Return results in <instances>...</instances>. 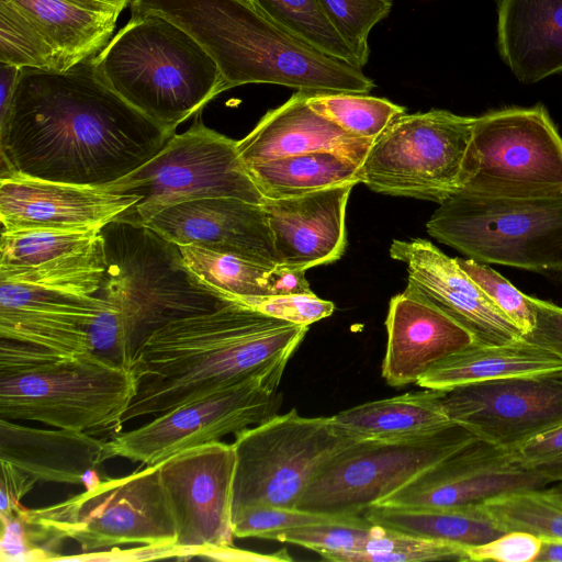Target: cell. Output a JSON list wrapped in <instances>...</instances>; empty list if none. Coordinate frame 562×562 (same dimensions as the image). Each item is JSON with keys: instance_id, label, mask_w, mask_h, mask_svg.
Here are the masks:
<instances>
[{"instance_id": "cell-1", "label": "cell", "mask_w": 562, "mask_h": 562, "mask_svg": "<svg viewBox=\"0 0 562 562\" xmlns=\"http://www.w3.org/2000/svg\"><path fill=\"white\" fill-rule=\"evenodd\" d=\"M93 57L65 71L20 69L0 119L1 177L106 187L176 134L112 91L98 77Z\"/></svg>"}, {"instance_id": "cell-2", "label": "cell", "mask_w": 562, "mask_h": 562, "mask_svg": "<svg viewBox=\"0 0 562 562\" xmlns=\"http://www.w3.org/2000/svg\"><path fill=\"white\" fill-rule=\"evenodd\" d=\"M308 326L235 302L173 321L136 350V394L123 424L157 416L256 376L281 380Z\"/></svg>"}, {"instance_id": "cell-3", "label": "cell", "mask_w": 562, "mask_h": 562, "mask_svg": "<svg viewBox=\"0 0 562 562\" xmlns=\"http://www.w3.org/2000/svg\"><path fill=\"white\" fill-rule=\"evenodd\" d=\"M131 16L159 15L213 58L226 90L271 83L307 92L368 93L362 68L329 57L277 26L248 0H131Z\"/></svg>"}, {"instance_id": "cell-4", "label": "cell", "mask_w": 562, "mask_h": 562, "mask_svg": "<svg viewBox=\"0 0 562 562\" xmlns=\"http://www.w3.org/2000/svg\"><path fill=\"white\" fill-rule=\"evenodd\" d=\"M135 394L133 371L94 352L1 339L0 418L111 436Z\"/></svg>"}, {"instance_id": "cell-5", "label": "cell", "mask_w": 562, "mask_h": 562, "mask_svg": "<svg viewBox=\"0 0 562 562\" xmlns=\"http://www.w3.org/2000/svg\"><path fill=\"white\" fill-rule=\"evenodd\" d=\"M105 270L97 295L117 307L121 363L156 329L235 301L205 285L184 263L177 244L145 224L116 218L101 228Z\"/></svg>"}, {"instance_id": "cell-6", "label": "cell", "mask_w": 562, "mask_h": 562, "mask_svg": "<svg viewBox=\"0 0 562 562\" xmlns=\"http://www.w3.org/2000/svg\"><path fill=\"white\" fill-rule=\"evenodd\" d=\"M93 66L112 91L171 132L226 90L206 50L159 15L131 16Z\"/></svg>"}, {"instance_id": "cell-7", "label": "cell", "mask_w": 562, "mask_h": 562, "mask_svg": "<svg viewBox=\"0 0 562 562\" xmlns=\"http://www.w3.org/2000/svg\"><path fill=\"white\" fill-rule=\"evenodd\" d=\"M426 227L430 236L476 261L562 276V195L460 191L439 204Z\"/></svg>"}, {"instance_id": "cell-8", "label": "cell", "mask_w": 562, "mask_h": 562, "mask_svg": "<svg viewBox=\"0 0 562 562\" xmlns=\"http://www.w3.org/2000/svg\"><path fill=\"white\" fill-rule=\"evenodd\" d=\"M474 120L437 109L398 116L372 143L360 182L378 193L442 203L477 169Z\"/></svg>"}, {"instance_id": "cell-9", "label": "cell", "mask_w": 562, "mask_h": 562, "mask_svg": "<svg viewBox=\"0 0 562 562\" xmlns=\"http://www.w3.org/2000/svg\"><path fill=\"white\" fill-rule=\"evenodd\" d=\"M232 517L247 508H296L305 490L338 452L357 439L330 417L295 408L234 435Z\"/></svg>"}, {"instance_id": "cell-10", "label": "cell", "mask_w": 562, "mask_h": 562, "mask_svg": "<svg viewBox=\"0 0 562 562\" xmlns=\"http://www.w3.org/2000/svg\"><path fill=\"white\" fill-rule=\"evenodd\" d=\"M139 201L119 218L144 224L175 204L206 198H237L263 204L234 140L201 120L175 134L146 164L106 187Z\"/></svg>"}, {"instance_id": "cell-11", "label": "cell", "mask_w": 562, "mask_h": 562, "mask_svg": "<svg viewBox=\"0 0 562 562\" xmlns=\"http://www.w3.org/2000/svg\"><path fill=\"white\" fill-rule=\"evenodd\" d=\"M27 510L61 541H76L82 553L127 543L175 544L177 539L160 463L97 481L63 502Z\"/></svg>"}, {"instance_id": "cell-12", "label": "cell", "mask_w": 562, "mask_h": 562, "mask_svg": "<svg viewBox=\"0 0 562 562\" xmlns=\"http://www.w3.org/2000/svg\"><path fill=\"white\" fill-rule=\"evenodd\" d=\"M476 436L451 424L436 432L402 440H358L334 456L313 479L296 508L363 516Z\"/></svg>"}, {"instance_id": "cell-13", "label": "cell", "mask_w": 562, "mask_h": 562, "mask_svg": "<svg viewBox=\"0 0 562 562\" xmlns=\"http://www.w3.org/2000/svg\"><path fill=\"white\" fill-rule=\"evenodd\" d=\"M477 169L462 191L491 196L562 195V136L543 104L475 116Z\"/></svg>"}, {"instance_id": "cell-14", "label": "cell", "mask_w": 562, "mask_h": 562, "mask_svg": "<svg viewBox=\"0 0 562 562\" xmlns=\"http://www.w3.org/2000/svg\"><path fill=\"white\" fill-rule=\"evenodd\" d=\"M281 380L256 376L160 415L105 440V460L122 457L145 465L262 424L282 404Z\"/></svg>"}, {"instance_id": "cell-15", "label": "cell", "mask_w": 562, "mask_h": 562, "mask_svg": "<svg viewBox=\"0 0 562 562\" xmlns=\"http://www.w3.org/2000/svg\"><path fill=\"white\" fill-rule=\"evenodd\" d=\"M441 403L452 423L514 449L562 425V369L460 385Z\"/></svg>"}, {"instance_id": "cell-16", "label": "cell", "mask_w": 562, "mask_h": 562, "mask_svg": "<svg viewBox=\"0 0 562 562\" xmlns=\"http://www.w3.org/2000/svg\"><path fill=\"white\" fill-rule=\"evenodd\" d=\"M233 443L220 440L187 449L160 462V473L186 559L233 547Z\"/></svg>"}, {"instance_id": "cell-17", "label": "cell", "mask_w": 562, "mask_h": 562, "mask_svg": "<svg viewBox=\"0 0 562 562\" xmlns=\"http://www.w3.org/2000/svg\"><path fill=\"white\" fill-rule=\"evenodd\" d=\"M550 483L507 449L473 438L376 505L404 508H454Z\"/></svg>"}, {"instance_id": "cell-18", "label": "cell", "mask_w": 562, "mask_h": 562, "mask_svg": "<svg viewBox=\"0 0 562 562\" xmlns=\"http://www.w3.org/2000/svg\"><path fill=\"white\" fill-rule=\"evenodd\" d=\"M104 270L101 229L1 232L0 281L97 295Z\"/></svg>"}, {"instance_id": "cell-19", "label": "cell", "mask_w": 562, "mask_h": 562, "mask_svg": "<svg viewBox=\"0 0 562 562\" xmlns=\"http://www.w3.org/2000/svg\"><path fill=\"white\" fill-rule=\"evenodd\" d=\"M390 256L406 266V291L438 307L467 328L479 344L524 337L456 261L425 239L393 240Z\"/></svg>"}, {"instance_id": "cell-20", "label": "cell", "mask_w": 562, "mask_h": 562, "mask_svg": "<svg viewBox=\"0 0 562 562\" xmlns=\"http://www.w3.org/2000/svg\"><path fill=\"white\" fill-rule=\"evenodd\" d=\"M177 244L236 256L273 268L279 258L262 204L206 198L171 205L145 223Z\"/></svg>"}, {"instance_id": "cell-21", "label": "cell", "mask_w": 562, "mask_h": 562, "mask_svg": "<svg viewBox=\"0 0 562 562\" xmlns=\"http://www.w3.org/2000/svg\"><path fill=\"white\" fill-rule=\"evenodd\" d=\"M139 201L136 194L20 176L0 177L2 232L101 229Z\"/></svg>"}, {"instance_id": "cell-22", "label": "cell", "mask_w": 562, "mask_h": 562, "mask_svg": "<svg viewBox=\"0 0 562 562\" xmlns=\"http://www.w3.org/2000/svg\"><path fill=\"white\" fill-rule=\"evenodd\" d=\"M109 305L100 295L0 281V337L59 352L91 351L89 326Z\"/></svg>"}, {"instance_id": "cell-23", "label": "cell", "mask_w": 562, "mask_h": 562, "mask_svg": "<svg viewBox=\"0 0 562 562\" xmlns=\"http://www.w3.org/2000/svg\"><path fill=\"white\" fill-rule=\"evenodd\" d=\"M355 186L265 200L279 265L307 270L342 256L347 245L346 207Z\"/></svg>"}, {"instance_id": "cell-24", "label": "cell", "mask_w": 562, "mask_h": 562, "mask_svg": "<svg viewBox=\"0 0 562 562\" xmlns=\"http://www.w3.org/2000/svg\"><path fill=\"white\" fill-rule=\"evenodd\" d=\"M382 376L391 386L416 383L448 356L476 342L452 317L404 290L390 301Z\"/></svg>"}, {"instance_id": "cell-25", "label": "cell", "mask_w": 562, "mask_h": 562, "mask_svg": "<svg viewBox=\"0 0 562 562\" xmlns=\"http://www.w3.org/2000/svg\"><path fill=\"white\" fill-rule=\"evenodd\" d=\"M310 93L296 90L237 142L245 165L318 150L338 151L362 164L374 140L355 136L315 112L307 103Z\"/></svg>"}, {"instance_id": "cell-26", "label": "cell", "mask_w": 562, "mask_h": 562, "mask_svg": "<svg viewBox=\"0 0 562 562\" xmlns=\"http://www.w3.org/2000/svg\"><path fill=\"white\" fill-rule=\"evenodd\" d=\"M105 440L80 430L41 429L0 418V461L36 481L87 484L105 461Z\"/></svg>"}, {"instance_id": "cell-27", "label": "cell", "mask_w": 562, "mask_h": 562, "mask_svg": "<svg viewBox=\"0 0 562 562\" xmlns=\"http://www.w3.org/2000/svg\"><path fill=\"white\" fill-rule=\"evenodd\" d=\"M497 48L522 83L562 71V0H496Z\"/></svg>"}, {"instance_id": "cell-28", "label": "cell", "mask_w": 562, "mask_h": 562, "mask_svg": "<svg viewBox=\"0 0 562 562\" xmlns=\"http://www.w3.org/2000/svg\"><path fill=\"white\" fill-rule=\"evenodd\" d=\"M562 369V356L525 337L479 344L459 350L420 378L422 389L447 391L460 385Z\"/></svg>"}, {"instance_id": "cell-29", "label": "cell", "mask_w": 562, "mask_h": 562, "mask_svg": "<svg viewBox=\"0 0 562 562\" xmlns=\"http://www.w3.org/2000/svg\"><path fill=\"white\" fill-rule=\"evenodd\" d=\"M11 1L56 50L66 70L104 48L120 14L79 0Z\"/></svg>"}, {"instance_id": "cell-30", "label": "cell", "mask_w": 562, "mask_h": 562, "mask_svg": "<svg viewBox=\"0 0 562 562\" xmlns=\"http://www.w3.org/2000/svg\"><path fill=\"white\" fill-rule=\"evenodd\" d=\"M331 418L357 440L415 438L453 424L443 409L441 391L431 389L367 402Z\"/></svg>"}, {"instance_id": "cell-31", "label": "cell", "mask_w": 562, "mask_h": 562, "mask_svg": "<svg viewBox=\"0 0 562 562\" xmlns=\"http://www.w3.org/2000/svg\"><path fill=\"white\" fill-rule=\"evenodd\" d=\"M265 199L295 196L360 183L361 165L334 150L310 151L246 165Z\"/></svg>"}, {"instance_id": "cell-32", "label": "cell", "mask_w": 562, "mask_h": 562, "mask_svg": "<svg viewBox=\"0 0 562 562\" xmlns=\"http://www.w3.org/2000/svg\"><path fill=\"white\" fill-rule=\"evenodd\" d=\"M363 517L375 526L461 547L482 544L505 533L481 505L454 508L373 505Z\"/></svg>"}, {"instance_id": "cell-33", "label": "cell", "mask_w": 562, "mask_h": 562, "mask_svg": "<svg viewBox=\"0 0 562 562\" xmlns=\"http://www.w3.org/2000/svg\"><path fill=\"white\" fill-rule=\"evenodd\" d=\"M504 531H521L541 540H562V486L531 487L480 504Z\"/></svg>"}, {"instance_id": "cell-34", "label": "cell", "mask_w": 562, "mask_h": 562, "mask_svg": "<svg viewBox=\"0 0 562 562\" xmlns=\"http://www.w3.org/2000/svg\"><path fill=\"white\" fill-rule=\"evenodd\" d=\"M248 1L263 16L299 41L329 57L360 67L356 54L330 24L317 0Z\"/></svg>"}, {"instance_id": "cell-35", "label": "cell", "mask_w": 562, "mask_h": 562, "mask_svg": "<svg viewBox=\"0 0 562 562\" xmlns=\"http://www.w3.org/2000/svg\"><path fill=\"white\" fill-rule=\"evenodd\" d=\"M189 270L205 285L235 302L268 296L265 276L270 268L192 245L179 246Z\"/></svg>"}, {"instance_id": "cell-36", "label": "cell", "mask_w": 562, "mask_h": 562, "mask_svg": "<svg viewBox=\"0 0 562 562\" xmlns=\"http://www.w3.org/2000/svg\"><path fill=\"white\" fill-rule=\"evenodd\" d=\"M307 103L346 132L373 140L406 112L402 105L367 93L311 92Z\"/></svg>"}, {"instance_id": "cell-37", "label": "cell", "mask_w": 562, "mask_h": 562, "mask_svg": "<svg viewBox=\"0 0 562 562\" xmlns=\"http://www.w3.org/2000/svg\"><path fill=\"white\" fill-rule=\"evenodd\" d=\"M334 562L468 561L464 547L373 526L361 551L322 555Z\"/></svg>"}, {"instance_id": "cell-38", "label": "cell", "mask_w": 562, "mask_h": 562, "mask_svg": "<svg viewBox=\"0 0 562 562\" xmlns=\"http://www.w3.org/2000/svg\"><path fill=\"white\" fill-rule=\"evenodd\" d=\"M0 63L46 71L66 70L56 50L11 0H0Z\"/></svg>"}, {"instance_id": "cell-39", "label": "cell", "mask_w": 562, "mask_h": 562, "mask_svg": "<svg viewBox=\"0 0 562 562\" xmlns=\"http://www.w3.org/2000/svg\"><path fill=\"white\" fill-rule=\"evenodd\" d=\"M324 14L356 54L363 68L370 55L372 29L387 18L393 0H317Z\"/></svg>"}, {"instance_id": "cell-40", "label": "cell", "mask_w": 562, "mask_h": 562, "mask_svg": "<svg viewBox=\"0 0 562 562\" xmlns=\"http://www.w3.org/2000/svg\"><path fill=\"white\" fill-rule=\"evenodd\" d=\"M1 561L42 562L60 557L61 541L35 521L22 505L8 515H0Z\"/></svg>"}, {"instance_id": "cell-41", "label": "cell", "mask_w": 562, "mask_h": 562, "mask_svg": "<svg viewBox=\"0 0 562 562\" xmlns=\"http://www.w3.org/2000/svg\"><path fill=\"white\" fill-rule=\"evenodd\" d=\"M373 526L361 516L349 521L325 522L281 531L270 540L304 547L322 557L335 552L361 551Z\"/></svg>"}, {"instance_id": "cell-42", "label": "cell", "mask_w": 562, "mask_h": 562, "mask_svg": "<svg viewBox=\"0 0 562 562\" xmlns=\"http://www.w3.org/2000/svg\"><path fill=\"white\" fill-rule=\"evenodd\" d=\"M361 516H341L314 513L299 508L258 506L247 508L232 517L236 538L269 539L281 531L335 521H349Z\"/></svg>"}, {"instance_id": "cell-43", "label": "cell", "mask_w": 562, "mask_h": 562, "mask_svg": "<svg viewBox=\"0 0 562 562\" xmlns=\"http://www.w3.org/2000/svg\"><path fill=\"white\" fill-rule=\"evenodd\" d=\"M461 269L486 293L495 305L520 329L524 336L535 326L530 297L487 265L468 258H456Z\"/></svg>"}, {"instance_id": "cell-44", "label": "cell", "mask_w": 562, "mask_h": 562, "mask_svg": "<svg viewBox=\"0 0 562 562\" xmlns=\"http://www.w3.org/2000/svg\"><path fill=\"white\" fill-rule=\"evenodd\" d=\"M266 315L297 325L310 326L330 316L335 305L316 294L270 295L248 299L243 302Z\"/></svg>"}, {"instance_id": "cell-45", "label": "cell", "mask_w": 562, "mask_h": 562, "mask_svg": "<svg viewBox=\"0 0 562 562\" xmlns=\"http://www.w3.org/2000/svg\"><path fill=\"white\" fill-rule=\"evenodd\" d=\"M542 540L527 532L509 531L477 546L464 547L468 561L532 562Z\"/></svg>"}, {"instance_id": "cell-46", "label": "cell", "mask_w": 562, "mask_h": 562, "mask_svg": "<svg viewBox=\"0 0 562 562\" xmlns=\"http://www.w3.org/2000/svg\"><path fill=\"white\" fill-rule=\"evenodd\" d=\"M166 558L186 559V555L183 551L175 544H139L138 547L124 550L114 547L101 551L80 553L72 557H59L56 561L127 562L148 561Z\"/></svg>"}, {"instance_id": "cell-47", "label": "cell", "mask_w": 562, "mask_h": 562, "mask_svg": "<svg viewBox=\"0 0 562 562\" xmlns=\"http://www.w3.org/2000/svg\"><path fill=\"white\" fill-rule=\"evenodd\" d=\"M535 326L525 338L550 348L562 356V306L530 296Z\"/></svg>"}, {"instance_id": "cell-48", "label": "cell", "mask_w": 562, "mask_h": 562, "mask_svg": "<svg viewBox=\"0 0 562 562\" xmlns=\"http://www.w3.org/2000/svg\"><path fill=\"white\" fill-rule=\"evenodd\" d=\"M516 459L527 468H536L562 457V425L512 449Z\"/></svg>"}, {"instance_id": "cell-49", "label": "cell", "mask_w": 562, "mask_h": 562, "mask_svg": "<svg viewBox=\"0 0 562 562\" xmlns=\"http://www.w3.org/2000/svg\"><path fill=\"white\" fill-rule=\"evenodd\" d=\"M0 463V515H8L21 506L20 501L37 481L7 461Z\"/></svg>"}, {"instance_id": "cell-50", "label": "cell", "mask_w": 562, "mask_h": 562, "mask_svg": "<svg viewBox=\"0 0 562 562\" xmlns=\"http://www.w3.org/2000/svg\"><path fill=\"white\" fill-rule=\"evenodd\" d=\"M301 268L278 265L270 268L265 276L263 285L270 295L315 294Z\"/></svg>"}, {"instance_id": "cell-51", "label": "cell", "mask_w": 562, "mask_h": 562, "mask_svg": "<svg viewBox=\"0 0 562 562\" xmlns=\"http://www.w3.org/2000/svg\"><path fill=\"white\" fill-rule=\"evenodd\" d=\"M200 558L220 561H290L286 550H280L270 554L249 552L233 547L211 549L202 552Z\"/></svg>"}, {"instance_id": "cell-52", "label": "cell", "mask_w": 562, "mask_h": 562, "mask_svg": "<svg viewBox=\"0 0 562 562\" xmlns=\"http://www.w3.org/2000/svg\"><path fill=\"white\" fill-rule=\"evenodd\" d=\"M19 67L0 63V119H2L11 103L18 82Z\"/></svg>"}, {"instance_id": "cell-53", "label": "cell", "mask_w": 562, "mask_h": 562, "mask_svg": "<svg viewBox=\"0 0 562 562\" xmlns=\"http://www.w3.org/2000/svg\"><path fill=\"white\" fill-rule=\"evenodd\" d=\"M537 562H562V540H542Z\"/></svg>"}, {"instance_id": "cell-54", "label": "cell", "mask_w": 562, "mask_h": 562, "mask_svg": "<svg viewBox=\"0 0 562 562\" xmlns=\"http://www.w3.org/2000/svg\"><path fill=\"white\" fill-rule=\"evenodd\" d=\"M550 483L562 482V457L542 463L536 468Z\"/></svg>"}, {"instance_id": "cell-55", "label": "cell", "mask_w": 562, "mask_h": 562, "mask_svg": "<svg viewBox=\"0 0 562 562\" xmlns=\"http://www.w3.org/2000/svg\"><path fill=\"white\" fill-rule=\"evenodd\" d=\"M81 2L91 4L102 10L106 11H115L121 13V11L130 4L131 0H79Z\"/></svg>"}]
</instances>
